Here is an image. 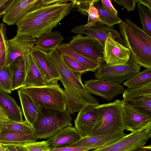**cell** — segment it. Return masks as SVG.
Instances as JSON below:
<instances>
[{"instance_id":"cell-31","label":"cell","mask_w":151,"mask_h":151,"mask_svg":"<svg viewBox=\"0 0 151 151\" xmlns=\"http://www.w3.org/2000/svg\"><path fill=\"white\" fill-rule=\"evenodd\" d=\"M125 101L136 109L151 116V95L140 96Z\"/></svg>"},{"instance_id":"cell-1","label":"cell","mask_w":151,"mask_h":151,"mask_svg":"<svg viewBox=\"0 0 151 151\" xmlns=\"http://www.w3.org/2000/svg\"><path fill=\"white\" fill-rule=\"evenodd\" d=\"M48 53L58 73L65 91L76 102L86 106H97L98 101L87 91L83 83L81 73L70 69L62 59L56 49Z\"/></svg>"},{"instance_id":"cell-5","label":"cell","mask_w":151,"mask_h":151,"mask_svg":"<svg viewBox=\"0 0 151 151\" xmlns=\"http://www.w3.org/2000/svg\"><path fill=\"white\" fill-rule=\"evenodd\" d=\"M126 47L130 52V58L140 67L151 68V47L129 28L125 21L119 24Z\"/></svg>"},{"instance_id":"cell-28","label":"cell","mask_w":151,"mask_h":151,"mask_svg":"<svg viewBox=\"0 0 151 151\" xmlns=\"http://www.w3.org/2000/svg\"><path fill=\"white\" fill-rule=\"evenodd\" d=\"M1 131L15 132L33 135L34 133L33 127L25 121L23 122H19L8 119L3 120Z\"/></svg>"},{"instance_id":"cell-3","label":"cell","mask_w":151,"mask_h":151,"mask_svg":"<svg viewBox=\"0 0 151 151\" xmlns=\"http://www.w3.org/2000/svg\"><path fill=\"white\" fill-rule=\"evenodd\" d=\"M121 104L122 101L117 99L113 102L96 106L97 120L89 135L107 134L125 130Z\"/></svg>"},{"instance_id":"cell-16","label":"cell","mask_w":151,"mask_h":151,"mask_svg":"<svg viewBox=\"0 0 151 151\" xmlns=\"http://www.w3.org/2000/svg\"><path fill=\"white\" fill-rule=\"evenodd\" d=\"M36 38L29 35L17 33L13 38L7 40L8 57L7 65L9 66L17 58L22 56L34 47Z\"/></svg>"},{"instance_id":"cell-47","label":"cell","mask_w":151,"mask_h":151,"mask_svg":"<svg viewBox=\"0 0 151 151\" xmlns=\"http://www.w3.org/2000/svg\"><path fill=\"white\" fill-rule=\"evenodd\" d=\"M128 151H151V145L139 147Z\"/></svg>"},{"instance_id":"cell-6","label":"cell","mask_w":151,"mask_h":151,"mask_svg":"<svg viewBox=\"0 0 151 151\" xmlns=\"http://www.w3.org/2000/svg\"><path fill=\"white\" fill-rule=\"evenodd\" d=\"M140 67L130 58L122 65H110L104 62L95 72L96 79L109 81L120 84L140 72Z\"/></svg>"},{"instance_id":"cell-44","label":"cell","mask_w":151,"mask_h":151,"mask_svg":"<svg viewBox=\"0 0 151 151\" xmlns=\"http://www.w3.org/2000/svg\"><path fill=\"white\" fill-rule=\"evenodd\" d=\"M91 149L93 148L89 147H68L50 149L49 151H88Z\"/></svg>"},{"instance_id":"cell-8","label":"cell","mask_w":151,"mask_h":151,"mask_svg":"<svg viewBox=\"0 0 151 151\" xmlns=\"http://www.w3.org/2000/svg\"><path fill=\"white\" fill-rule=\"evenodd\" d=\"M74 8L71 0L70 2L43 5L41 4L40 3L30 9L17 22L51 19L62 16L65 17Z\"/></svg>"},{"instance_id":"cell-38","label":"cell","mask_w":151,"mask_h":151,"mask_svg":"<svg viewBox=\"0 0 151 151\" xmlns=\"http://www.w3.org/2000/svg\"><path fill=\"white\" fill-rule=\"evenodd\" d=\"M64 91L66 105V109L70 115L73 114L76 112H78L83 108L87 106L83 104L76 102L71 98L69 95L65 90Z\"/></svg>"},{"instance_id":"cell-10","label":"cell","mask_w":151,"mask_h":151,"mask_svg":"<svg viewBox=\"0 0 151 151\" xmlns=\"http://www.w3.org/2000/svg\"><path fill=\"white\" fill-rule=\"evenodd\" d=\"M65 17L62 16L51 19H35L25 22H17V33L29 35L36 39L49 32L56 26Z\"/></svg>"},{"instance_id":"cell-22","label":"cell","mask_w":151,"mask_h":151,"mask_svg":"<svg viewBox=\"0 0 151 151\" xmlns=\"http://www.w3.org/2000/svg\"><path fill=\"white\" fill-rule=\"evenodd\" d=\"M9 67L12 73V91L22 87L27 71V61L24 55L17 58Z\"/></svg>"},{"instance_id":"cell-25","label":"cell","mask_w":151,"mask_h":151,"mask_svg":"<svg viewBox=\"0 0 151 151\" xmlns=\"http://www.w3.org/2000/svg\"><path fill=\"white\" fill-rule=\"evenodd\" d=\"M63 39L60 32L51 31L36 39L34 47L48 52L56 49L61 44Z\"/></svg>"},{"instance_id":"cell-32","label":"cell","mask_w":151,"mask_h":151,"mask_svg":"<svg viewBox=\"0 0 151 151\" xmlns=\"http://www.w3.org/2000/svg\"><path fill=\"white\" fill-rule=\"evenodd\" d=\"M137 10L142 30L151 37V11L137 0Z\"/></svg>"},{"instance_id":"cell-23","label":"cell","mask_w":151,"mask_h":151,"mask_svg":"<svg viewBox=\"0 0 151 151\" xmlns=\"http://www.w3.org/2000/svg\"><path fill=\"white\" fill-rule=\"evenodd\" d=\"M0 106L9 119L19 122L24 121L21 109L14 99L8 93L0 90Z\"/></svg>"},{"instance_id":"cell-43","label":"cell","mask_w":151,"mask_h":151,"mask_svg":"<svg viewBox=\"0 0 151 151\" xmlns=\"http://www.w3.org/2000/svg\"><path fill=\"white\" fill-rule=\"evenodd\" d=\"M15 0H0V18L3 17Z\"/></svg>"},{"instance_id":"cell-29","label":"cell","mask_w":151,"mask_h":151,"mask_svg":"<svg viewBox=\"0 0 151 151\" xmlns=\"http://www.w3.org/2000/svg\"><path fill=\"white\" fill-rule=\"evenodd\" d=\"M93 5L98 10L99 22L106 26L112 27L114 25L119 24L123 22L117 15L112 14L105 10L102 7L101 0H95Z\"/></svg>"},{"instance_id":"cell-39","label":"cell","mask_w":151,"mask_h":151,"mask_svg":"<svg viewBox=\"0 0 151 151\" xmlns=\"http://www.w3.org/2000/svg\"><path fill=\"white\" fill-rule=\"evenodd\" d=\"M95 0H71L74 8L77 7L78 11L83 15H88L90 6Z\"/></svg>"},{"instance_id":"cell-14","label":"cell","mask_w":151,"mask_h":151,"mask_svg":"<svg viewBox=\"0 0 151 151\" xmlns=\"http://www.w3.org/2000/svg\"><path fill=\"white\" fill-rule=\"evenodd\" d=\"M83 85L90 93L100 96L108 101H111L124 91L123 87L120 84L101 79L86 81Z\"/></svg>"},{"instance_id":"cell-41","label":"cell","mask_w":151,"mask_h":151,"mask_svg":"<svg viewBox=\"0 0 151 151\" xmlns=\"http://www.w3.org/2000/svg\"><path fill=\"white\" fill-rule=\"evenodd\" d=\"M88 15V22L86 24H85V26L88 27L93 26L97 22H99L98 10L93 4L90 6Z\"/></svg>"},{"instance_id":"cell-19","label":"cell","mask_w":151,"mask_h":151,"mask_svg":"<svg viewBox=\"0 0 151 151\" xmlns=\"http://www.w3.org/2000/svg\"><path fill=\"white\" fill-rule=\"evenodd\" d=\"M42 0H15L3 16L2 21L9 25L16 24L30 9L40 4Z\"/></svg>"},{"instance_id":"cell-7","label":"cell","mask_w":151,"mask_h":151,"mask_svg":"<svg viewBox=\"0 0 151 151\" xmlns=\"http://www.w3.org/2000/svg\"><path fill=\"white\" fill-rule=\"evenodd\" d=\"M68 44L76 53L97 62L100 65L105 62L102 46L97 40L90 36L77 34L72 37Z\"/></svg>"},{"instance_id":"cell-53","label":"cell","mask_w":151,"mask_h":151,"mask_svg":"<svg viewBox=\"0 0 151 151\" xmlns=\"http://www.w3.org/2000/svg\"><path fill=\"white\" fill-rule=\"evenodd\" d=\"M6 148V147H5ZM6 151H8V150L6 148Z\"/></svg>"},{"instance_id":"cell-51","label":"cell","mask_w":151,"mask_h":151,"mask_svg":"<svg viewBox=\"0 0 151 151\" xmlns=\"http://www.w3.org/2000/svg\"><path fill=\"white\" fill-rule=\"evenodd\" d=\"M6 119H1L0 118V133L1 132V127H2V121L3 120Z\"/></svg>"},{"instance_id":"cell-33","label":"cell","mask_w":151,"mask_h":151,"mask_svg":"<svg viewBox=\"0 0 151 151\" xmlns=\"http://www.w3.org/2000/svg\"><path fill=\"white\" fill-rule=\"evenodd\" d=\"M123 93V100L125 101L140 96L151 95V82L138 88H127Z\"/></svg>"},{"instance_id":"cell-52","label":"cell","mask_w":151,"mask_h":151,"mask_svg":"<svg viewBox=\"0 0 151 151\" xmlns=\"http://www.w3.org/2000/svg\"><path fill=\"white\" fill-rule=\"evenodd\" d=\"M4 65H4V64H3V63H2V62L0 58V67H1L3 66Z\"/></svg>"},{"instance_id":"cell-9","label":"cell","mask_w":151,"mask_h":151,"mask_svg":"<svg viewBox=\"0 0 151 151\" xmlns=\"http://www.w3.org/2000/svg\"><path fill=\"white\" fill-rule=\"evenodd\" d=\"M151 137V127L131 132L117 141L105 147L90 151H128L144 146Z\"/></svg>"},{"instance_id":"cell-35","label":"cell","mask_w":151,"mask_h":151,"mask_svg":"<svg viewBox=\"0 0 151 151\" xmlns=\"http://www.w3.org/2000/svg\"><path fill=\"white\" fill-rule=\"evenodd\" d=\"M6 25L0 23V58L4 65H6L8 57Z\"/></svg>"},{"instance_id":"cell-30","label":"cell","mask_w":151,"mask_h":151,"mask_svg":"<svg viewBox=\"0 0 151 151\" xmlns=\"http://www.w3.org/2000/svg\"><path fill=\"white\" fill-rule=\"evenodd\" d=\"M151 82V68H147L123 83L128 88L132 89L142 86Z\"/></svg>"},{"instance_id":"cell-48","label":"cell","mask_w":151,"mask_h":151,"mask_svg":"<svg viewBox=\"0 0 151 151\" xmlns=\"http://www.w3.org/2000/svg\"><path fill=\"white\" fill-rule=\"evenodd\" d=\"M137 1L142 4L148 9L151 11V0H137Z\"/></svg>"},{"instance_id":"cell-20","label":"cell","mask_w":151,"mask_h":151,"mask_svg":"<svg viewBox=\"0 0 151 151\" xmlns=\"http://www.w3.org/2000/svg\"><path fill=\"white\" fill-rule=\"evenodd\" d=\"M81 138L75 127L68 126L49 138L46 141L50 149L58 148L69 147Z\"/></svg>"},{"instance_id":"cell-50","label":"cell","mask_w":151,"mask_h":151,"mask_svg":"<svg viewBox=\"0 0 151 151\" xmlns=\"http://www.w3.org/2000/svg\"><path fill=\"white\" fill-rule=\"evenodd\" d=\"M0 151H6L4 146L0 143Z\"/></svg>"},{"instance_id":"cell-12","label":"cell","mask_w":151,"mask_h":151,"mask_svg":"<svg viewBox=\"0 0 151 151\" xmlns=\"http://www.w3.org/2000/svg\"><path fill=\"white\" fill-rule=\"evenodd\" d=\"M71 31L77 34H84L94 38L101 44L103 48L106 39L110 35L126 46L124 40L117 31L99 22H97L95 25L89 27L83 24L78 25L73 28Z\"/></svg>"},{"instance_id":"cell-34","label":"cell","mask_w":151,"mask_h":151,"mask_svg":"<svg viewBox=\"0 0 151 151\" xmlns=\"http://www.w3.org/2000/svg\"><path fill=\"white\" fill-rule=\"evenodd\" d=\"M0 90L10 94L12 91L11 72L6 65L0 67Z\"/></svg>"},{"instance_id":"cell-36","label":"cell","mask_w":151,"mask_h":151,"mask_svg":"<svg viewBox=\"0 0 151 151\" xmlns=\"http://www.w3.org/2000/svg\"><path fill=\"white\" fill-rule=\"evenodd\" d=\"M59 52L65 64L73 71L83 74L88 71L86 67L74 59L63 52Z\"/></svg>"},{"instance_id":"cell-18","label":"cell","mask_w":151,"mask_h":151,"mask_svg":"<svg viewBox=\"0 0 151 151\" xmlns=\"http://www.w3.org/2000/svg\"><path fill=\"white\" fill-rule=\"evenodd\" d=\"M126 134L124 131L104 135H89L81 138L69 147H89L93 149L102 148L117 141Z\"/></svg>"},{"instance_id":"cell-26","label":"cell","mask_w":151,"mask_h":151,"mask_svg":"<svg viewBox=\"0 0 151 151\" xmlns=\"http://www.w3.org/2000/svg\"><path fill=\"white\" fill-rule=\"evenodd\" d=\"M36 140L33 134L11 131H1L0 133V143L4 145H24Z\"/></svg>"},{"instance_id":"cell-15","label":"cell","mask_w":151,"mask_h":151,"mask_svg":"<svg viewBox=\"0 0 151 151\" xmlns=\"http://www.w3.org/2000/svg\"><path fill=\"white\" fill-rule=\"evenodd\" d=\"M29 51L36 64L48 83L58 84L60 77L48 52L34 47Z\"/></svg>"},{"instance_id":"cell-42","label":"cell","mask_w":151,"mask_h":151,"mask_svg":"<svg viewBox=\"0 0 151 151\" xmlns=\"http://www.w3.org/2000/svg\"><path fill=\"white\" fill-rule=\"evenodd\" d=\"M117 4L124 7L128 11H134L137 0H113Z\"/></svg>"},{"instance_id":"cell-17","label":"cell","mask_w":151,"mask_h":151,"mask_svg":"<svg viewBox=\"0 0 151 151\" xmlns=\"http://www.w3.org/2000/svg\"><path fill=\"white\" fill-rule=\"evenodd\" d=\"M96 106H87L78 111L75 126L81 138L89 135L92 131L97 116Z\"/></svg>"},{"instance_id":"cell-11","label":"cell","mask_w":151,"mask_h":151,"mask_svg":"<svg viewBox=\"0 0 151 151\" xmlns=\"http://www.w3.org/2000/svg\"><path fill=\"white\" fill-rule=\"evenodd\" d=\"M122 110L125 129L131 132L142 131L151 127V116L122 101Z\"/></svg>"},{"instance_id":"cell-49","label":"cell","mask_w":151,"mask_h":151,"mask_svg":"<svg viewBox=\"0 0 151 151\" xmlns=\"http://www.w3.org/2000/svg\"><path fill=\"white\" fill-rule=\"evenodd\" d=\"M0 118L8 119L5 112L0 106Z\"/></svg>"},{"instance_id":"cell-46","label":"cell","mask_w":151,"mask_h":151,"mask_svg":"<svg viewBox=\"0 0 151 151\" xmlns=\"http://www.w3.org/2000/svg\"><path fill=\"white\" fill-rule=\"evenodd\" d=\"M3 145L8 151H29L22 145Z\"/></svg>"},{"instance_id":"cell-27","label":"cell","mask_w":151,"mask_h":151,"mask_svg":"<svg viewBox=\"0 0 151 151\" xmlns=\"http://www.w3.org/2000/svg\"><path fill=\"white\" fill-rule=\"evenodd\" d=\"M56 49L59 52H63L76 60L89 71L95 72L100 65L97 62L86 58L75 52L68 43L61 44Z\"/></svg>"},{"instance_id":"cell-45","label":"cell","mask_w":151,"mask_h":151,"mask_svg":"<svg viewBox=\"0 0 151 151\" xmlns=\"http://www.w3.org/2000/svg\"><path fill=\"white\" fill-rule=\"evenodd\" d=\"M103 7L108 12L117 15L118 11L114 8L110 0H101Z\"/></svg>"},{"instance_id":"cell-40","label":"cell","mask_w":151,"mask_h":151,"mask_svg":"<svg viewBox=\"0 0 151 151\" xmlns=\"http://www.w3.org/2000/svg\"><path fill=\"white\" fill-rule=\"evenodd\" d=\"M22 145L29 151H49L50 149L46 141H35Z\"/></svg>"},{"instance_id":"cell-37","label":"cell","mask_w":151,"mask_h":151,"mask_svg":"<svg viewBox=\"0 0 151 151\" xmlns=\"http://www.w3.org/2000/svg\"><path fill=\"white\" fill-rule=\"evenodd\" d=\"M125 22L133 32L151 47V37L148 36L142 29L130 19L127 18Z\"/></svg>"},{"instance_id":"cell-24","label":"cell","mask_w":151,"mask_h":151,"mask_svg":"<svg viewBox=\"0 0 151 151\" xmlns=\"http://www.w3.org/2000/svg\"><path fill=\"white\" fill-rule=\"evenodd\" d=\"M18 93L25 121L32 126L40 112V107L26 93L18 89Z\"/></svg>"},{"instance_id":"cell-4","label":"cell","mask_w":151,"mask_h":151,"mask_svg":"<svg viewBox=\"0 0 151 151\" xmlns=\"http://www.w3.org/2000/svg\"><path fill=\"white\" fill-rule=\"evenodd\" d=\"M19 89L29 96L40 107L60 111L66 109L64 89L58 83Z\"/></svg>"},{"instance_id":"cell-2","label":"cell","mask_w":151,"mask_h":151,"mask_svg":"<svg viewBox=\"0 0 151 151\" xmlns=\"http://www.w3.org/2000/svg\"><path fill=\"white\" fill-rule=\"evenodd\" d=\"M72 118L65 109L60 111L40 107L39 115L32 125L36 140L49 138L64 128L72 126Z\"/></svg>"},{"instance_id":"cell-13","label":"cell","mask_w":151,"mask_h":151,"mask_svg":"<svg viewBox=\"0 0 151 151\" xmlns=\"http://www.w3.org/2000/svg\"><path fill=\"white\" fill-rule=\"evenodd\" d=\"M103 49L104 60L109 65H123L130 59L129 50L111 35L106 39Z\"/></svg>"},{"instance_id":"cell-21","label":"cell","mask_w":151,"mask_h":151,"mask_svg":"<svg viewBox=\"0 0 151 151\" xmlns=\"http://www.w3.org/2000/svg\"><path fill=\"white\" fill-rule=\"evenodd\" d=\"M23 55L27 61V71L26 80L22 87H38L49 84L35 62L29 50Z\"/></svg>"}]
</instances>
